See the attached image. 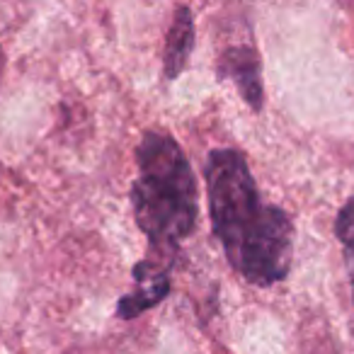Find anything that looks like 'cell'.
<instances>
[{
    "mask_svg": "<svg viewBox=\"0 0 354 354\" xmlns=\"http://www.w3.org/2000/svg\"><path fill=\"white\" fill-rule=\"evenodd\" d=\"M218 75L231 78L252 109L262 107L260 56L252 44H233L218 59Z\"/></svg>",
    "mask_w": 354,
    "mask_h": 354,
    "instance_id": "obj_3",
    "label": "cell"
},
{
    "mask_svg": "<svg viewBox=\"0 0 354 354\" xmlns=\"http://www.w3.org/2000/svg\"><path fill=\"white\" fill-rule=\"evenodd\" d=\"M204 172L214 233L231 267L255 286L281 281L291 267V218L262 199L241 151H212Z\"/></svg>",
    "mask_w": 354,
    "mask_h": 354,
    "instance_id": "obj_2",
    "label": "cell"
},
{
    "mask_svg": "<svg viewBox=\"0 0 354 354\" xmlns=\"http://www.w3.org/2000/svg\"><path fill=\"white\" fill-rule=\"evenodd\" d=\"M138 175L131 204L148 241V257L133 267V289L119 299L127 320L170 294V272L183 243L197 226V180L180 143L165 131H146L136 148Z\"/></svg>",
    "mask_w": 354,
    "mask_h": 354,
    "instance_id": "obj_1",
    "label": "cell"
},
{
    "mask_svg": "<svg viewBox=\"0 0 354 354\" xmlns=\"http://www.w3.org/2000/svg\"><path fill=\"white\" fill-rule=\"evenodd\" d=\"M194 49V15L189 8H177L165 41V78L175 80L183 73Z\"/></svg>",
    "mask_w": 354,
    "mask_h": 354,
    "instance_id": "obj_4",
    "label": "cell"
},
{
    "mask_svg": "<svg viewBox=\"0 0 354 354\" xmlns=\"http://www.w3.org/2000/svg\"><path fill=\"white\" fill-rule=\"evenodd\" d=\"M335 231H337V238L344 248V262H347L349 281H352V296H354V197L337 214Z\"/></svg>",
    "mask_w": 354,
    "mask_h": 354,
    "instance_id": "obj_5",
    "label": "cell"
}]
</instances>
